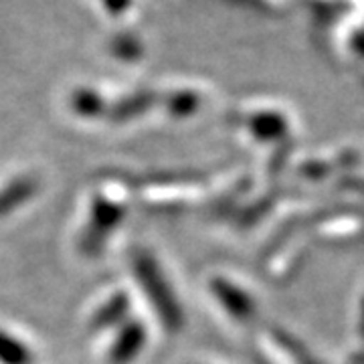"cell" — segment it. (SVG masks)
Returning a JSON list of instances; mask_svg holds the SVG:
<instances>
[{
	"label": "cell",
	"mask_w": 364,
	"mask_h": 364,
	"mask_svg": "<svg viewBox=\"0 0 364 364\" xmlns=\"http://www.w3.org/2000/svg\"><path fill=\"white\" fill-rule=\"evenodd\" d=\"M37 191H39V181L33 176H18L9 182L0 191V217L23 207L28 198L37 195Z\"/></svg>",
	"instance_id": "obj_4"
},
{
	"label": "cell",
	"mask_w": 364,
	"mask_h": 364,
	"mask_svg": "<svg viewBox=\"0 0 364 364\" xmlns=\"http://www.w3.org/2000/svg\"><path fill=\"white\" fill-rule=\"evenodd\" d=\"M130 312V299L126 294H116L114 298H109L104 306L95 312L91 318V330H107L114 328L119 322H124V318Z\"/></svg>",
	"instance_id": "obj_5"
},
{
	"label": "cell",
	"mask_w": 364,
	"mask_h": 364,
	"mask_svg": "<svg viewBox=\"0 0 364 364\" xmlns=\"http://www.w3.org/2000/svg\"><path fill=\"white\" fill-rule=\"evenodd\" d=\"M148 107V100L144 97H136V100H124L122 104H117L112 112H109V117L114 122H126L130 117L138 116L140 112H144Z\"/></svg>",
	"instance_id": "obj_7"
},
{
	"label": "cell",
	"mask_w": 364,
	"mask_h": 364,
	"mask_svg": "<svg viewBox=\"0 0 364 364\" xmlns=\"http://www.w3.org/2000/svg\"><path fill=\"white\" fill-rule=\"evenodd\" d=\"M124 215H126V208L122 207L119 203L109 200L105 196H95V200L91 205L90 223L83 229V235L79 239L81 253L87 255V257L100 255L105 241L109 239V235L114 233L124 221Z\"/></svg>",
	"instance_id": "obj_2"
},
{
	"label": "cell",
	"mask_w": 364,
	"mask_h": 364,
	"mask_svg": "<svg viewBox=\"0 0 364 364\" xmlns=\"http://www.w3.org/2000/svg\"><path fill=\"white\" fill-rule=\"evenodd\" d=\"M102 102H100V97H95V95H91V93H81L75 97V102H73V107H75V112L81 114V116L91 117V116H97V114H102Z\"/></svg>",
	"instance_id": "obj_8"
},
{
	"label": "cell",
	"mask_w": 364,
	"mask_h": 364,
	"mask_svg": "<svg viewBox=\"0 0 364 364\" xmlns=\"http://www.w3.org/2000/svg\"><path fill=\"white\" fill-rule=\"evenodd\" d=\"M146 342V330L140 322H128L119 330V334L114 340L107 363L109 364H130Z\"/></svg>",
	"instance_id": "obj_3"
},
{
	"label": "cell",
	"mask_w": 364,
	"mask_h": 364,
	"mask_svg": "<svg viewBox=\"0 0 364 364\" xmlns=\"http://www.w3.org/2000/svg\"><path fill=\"white\" fill-rule=\"evenodd\" d=\"M35 356L21 340L0 330V364H33Z\"/></svg>",
	"instance_id": "obj_6"
},
{
	"label": "cell",
	"mask_w": 364,
	"mask_h": 364,
	"mask_svg": "<svg viewBox=\"0 0 364 364\" xmlns=\"http://www.w3.org/2000/svg\"><path fill=\"white\" fill-rule=\"evenodd\" d=\"M132 265H134V273L140 282V287L144 289V294H148L152 306L156 308L160 320L170 330L178 328L181 326V308L176 306V299L172 296L156 261L152 259L148 253L138 251L132 257Z\"/></svg>",
	"instance_id": "obj_1"
}]
</instances>
